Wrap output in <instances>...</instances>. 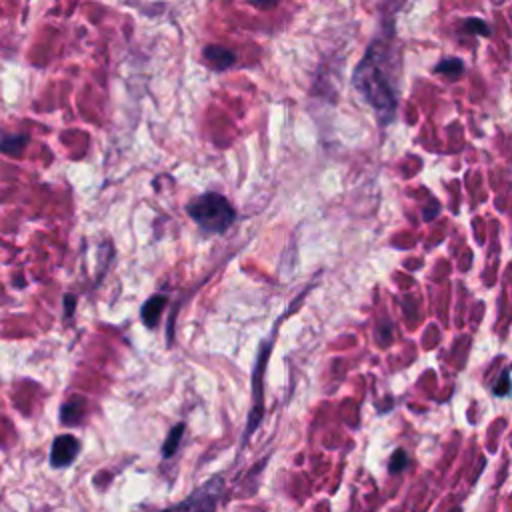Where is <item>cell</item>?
<instances>
[{
    "label": "cell",
    "instance_id": "cell-5",
    "mask_svg": "<svg viewBox=\"0 0 512 512\" xmlns=\"http://www.w3.org/2000/svg\"><path fill=\"white\" fill-rule=\"evenodd\" d=\"M204 58L210 62L212 68L216 70H224V68H230L236 60L234 52L228 50V48H222V46H206L204 48Z\"/></svg>",
    "mask_w": 512,
    "mask_h": 512
},
{
    "label": "cell",
    "instance_id": "cell-2",
    "mask_svg": "<svg viewBox=\"0 0 512 512\" xmlns=\"http://www.w3.org/2000/svg\"><path fill=\"white\" fill-rule=\"evenodd\" d=\"M186 212L204 232L210 234H222L236 218L230 202L218 192H204L192 198L186 206Z\"/></svg>",
    "mask_w": 512,
    "mask_h": 512
},
{
    "label": "cell",
    "instance_id": "cell-14",
    "mask_svg": "<svg viewBox=\"0 0 512 512\" xmlns=\"http://www.w3.org/2000/svg\"><path fill=\"white\" fill-rule=\"evenodd\" d=\"M66 302H68V312H66V316H70V314H72V308H74V296H72V294H66Z\"/></svg>",
    "mask_w": 512,
    "mask_h": 512
},
{
    "label": "cell",
    "instance_id": "cell-6",
    "mask_svg": "<svg viewBox=\"0 0 512 512\" xmlns=\"http://www.w3.org/2000/svg\"><path fill=\"white\" fill-rule=\"evenodd\" d=\"M166 302H168V298H166L164 294H154V296H150V298L146 300V304L142 306L140 316H142V322H144L148 328H154V326H156V322H158V318H160V312H162V308H164Z\"/></svg>",
    "mask_w": 512,
    "mask_h": 512
},
{
    "label": "cell",
    "instance_id": "cell-3",
    "mask_svg": "<svg viewBox=\"0 0 512 512\" xmlns=\"http://www.w3.org/2000/svg\"><path fill=\"white\" fill-rule=\"evenodd\" d=\"M224 492V476L214 474L206 482H202L192 494H188L178 504L162 508L158 512H216L218 502Z\"/></svg>",
    "mask_w": 512,
    "mask_h": 512
},
{
    "label": "cell",
    "instance_id": "cell-1",
    "mask_svg": "<svg viewBox=\"0 0 512 512\" xmlns=\"http://www.w3.org/2000/svg\"><path fill=\"white\" fill-rule=\"evenodd\" d=\"M352 82H354L356 90L378 110L382 122H388L394 116L396 92L376 56L374 46L368 48L366 56L356 66Z\"/></svg>",
    "mask_w": 512,
    "mask_h": 512
},
{
    "label": "cell",
    "instance_id": "cell-13",
    "mask_svg": "<svg viewBox=\"0 0 512 512\" xmlns=\"http://www.w3.org/2000/svg\"><path fill=\"white\" fill-rule=\"evenodd\" d=\"M510 388H512V382H510V370H504V372L500 374V378H498L496 386H494V394H496V396H506V394L510 392Z\"/></svg>",
    "mask_w": 512,
    "mask_h": 512
},
{
    "label": "cell",
    "instance_id": "cell-7",
    "mask_svg": "<svg viewBox=\"0 0 512 512\" xmlns=\"http://www.w3.org/2000/svg\"><path fill=\"white\" fill-rule=\"evenodd\" d=\"M82 408H84V400L82 398H72L66 404H62V408H60L62 424H68V426L78 424L80 416H82Z\"/></svg>",
    "mask_w": 512,
    "mask_h": 512
},
{
    "label": "cell",
    "instance_id": "cell-12",
    "mask_svg": "<svg viewBox=\"0 0 512 512\" xmlns=\"http://www.w3.org/2000/svg\"><path fill=\"white\" fill-rule=\"evenodd\" d=\"M26 142H28V136H24V134L12 136V138H10V136H4V140H2V150L14 154V152H18Z\"/></svg>",
    "mask_w": 512,
    "mask_h": 512
},
{
    "label": "cell",
    "instance_id": "cell-10",
    "mask_svg": "<svg viewBox=\"0 0 512 512\" xmlns=\"http://www.w3.org/2000/svg\"><path fill=\"white\" fill-rule=\"evenodd\" d=\"M406 466H408V456H406V452H404L402 448H396V450L392 452V456H390V462H388L390 474H398V472H402Z\"/></svg>",
    "mask_w": 512,
    "mask_h": 512
},
{
    "label": "cell",
    "instance_id": "cell-9",
    "mask_svg": "<svg viewBox=\"0 0 512 512\" xmlns=\"http://www.w3.org/2000/svg\"><path fill=\"white\" fill-rule=\"evenodd\" d=\"M434 70H436V72H442V74H446V76H450V78H456V76L462 74L464 64H462L460 58H444V60H440V62L436 64Z\"/></svg>",
    "mask_w": 512,
    "mask_h": 512
},
{
    "label": "cell",
    "instance_id": "cell-8",
    "mask_svg": "<svg viewBox=\"0 0 512 512\" xmlns=\"http://www.w3.org/2000/svg\"><path fill=\"white\" fill-rule=\"evenodd\" d=\"M184 430H186V426H184L182 422L176 424V426L170 430L168 438H166L164 444H162V456H164V458H172V456L176 454V450H178V446H180V440H182V436H184Z\"/></svg>",
    "mask_w": 512,
    "mask_h": 512
},
{
    "label": "cell",
    "instance_id": "cell-4",
    "mask_svg": "<svg viewBox=\"0 0 512 512\" xmlns=\"http://www.w3.org/2000/svg\"><path fill=\"white\" fill-rule=\"evenodd\" d=\"M80 452V440L72 434H60L54 438L50 448V464L52 468L70 466Z\"/></svg>",
    "mask_w": 512,
    "mask_h": 512
},
{
    "label": "cell",
    "instance_id": "cell-11",
    "mask_svg": "<svg viewBox=\"0 0 512 512\" xmlns=\"http://www.w3.org/2000/svg\"><path fill=\"white\" fill-rule=\"evenodd\" d=\"M462 26H464V30L470 32V34H480V36H488V34H490L488 24H486L484 20H480V18H468V20H464Z\"/></svg>",
    "mask_w": 512,
    "mask_h": 512
}]
</instances>
